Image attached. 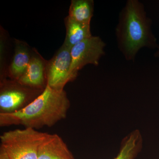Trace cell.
Segmentation results:
<instances>
[{
  "instance_id": "1",
  "label": "cell",
  "mask_w": 159,
  "mask_h": 159,
  "mask_svg": "<svg viewBox=\"0 0 159 159\" xmlns=\"http://www.w3.org/2000/svg\"><path fill=\"white\" fill-rule=\"evenodd\" d=\"M70 105L64 90H57L47 84L42 93L24 108L10 113H0V125H22L35 129L51 127L65 119Z\"/></svg>"
},
{
  "instance_id": "2",
  "label": "cell",
  "mask_w": 159,
  "mask_h": 159,
  "mask_svg": "<svg viewBox=\"0 0 159 159\" xmlns=\"http://www.w3.org/2000/svg\"><path fill=\"white\" fill-rule=\"evenodd\" d=\"M152 25L143 3L138 0L126 1L119 12L115 31L118 48L126 60L134 61L143 48H158Z\"/></svg>"
},
{
  "instance_id": "3",
  "label": "cell",
  "mask_w": 159,
  "mask_h": 159,
  "mask_svg": "<svg viewBox=\"0 0 159 159\" xmlns=\"http://www.w3.org/2000/svg\"><path fill=\"white\" fill-rule=\"evenodd\" d=\"M48 134L30 128L9 131L0 137L1 147L11 159H37L40 145Z\"/></svg>"
},
{
  "instance_id": "4",
  "label": "cell",
  "mask_w": 159,
  "mask_h": 159,
  "mask_svg": "<svg viewBox=\"0 0 159 159\" xmlns=\"http://www.w3.org/2000/svg\"><path fill=\"white\" fill-rule=\"evenodd\" d=\"M43 90L23 85L15 80H2L0 113H10L21 109L37 98Z\"/></svg>"
},
{
  "instance_id": "5",
  "label": "cell",
  "mask_w": 159,
  "mask_h": 159,
  "mask_svg": "<svg viewBox=\"0 0 159 159\" xmlns=\"http://www.w3.org/2000/svg\"><path fill=\"white\" fill-rule=\"evenodd\" d=\"M106 43L99 36H92L71 48V64L70 80L76 79L78 72L87 65H99L101 57L105 54Z\"/></svg>"
},
{
  "instance_id": "6",
  "label": "cell",
  "mask_w": 159,
  "mask_h": 159,
  "mask_svg": "<svg viewBox=\"0 0 159 159\" xmlns=\"http://www.w3.org/2000/svg\"><path fill=\"white\" fill-rule=\"evenodd\" d=\"M71 49L63 44L52 58L48 61L47 84L52 89L62 90L70 82Z\"/></svg>"
},
{
  "instance_id": "7",
  "label": "cell",
  "mask_w": 159,
  "mask_h": 159,
  "mask_svg": "<svg viewBox=\"0 0 159 159\" xmlns=\"http://www.w3.org/2000/svg\"><path fill=\"white\" fill-rule=\"evenodd\" d=\"M48 61L33 48L31 61L26 72L18 81L32 88L44 89L47 84Z\"/></svg>"
},
{
  "instance_id": "8",
  "label": "cell",
  "mask_w": 159,
  "mask_h": 159,
  "mask_svg": "<svg viewBox=\"0 0 159 159\" xmlns=\"http://www.w3.org/2000/svg\"><path fill=\"white\" fill-rule=\"evenodd\" d=\"M14 53L7 70V76L10 79L18 80L24 75L29 66L33 48L27 43L15 39Z\"/></svg>"
},
{
  "instance_id": "9",
  "label": "cell",
  "mask_w": 159,
  "mask_h": 159,
  "mask_svg": "<svg viewBox=\"0 0 159 159\" xmlns=\"http://www.w3.org/2000/svg\"><path fill=\"white\" fill-rule=\"evenodd\" d=\"M37 159H74L67 145L57 134H48L38 152Z\"/></svg>"
},
{
  "instance_id": "10",
  "label": "cell",
  "mask_w": 159,
  "mask_h": 159,
  "mask_svg": "<svg viewBox=\"0 0 159 159\" xmlns=\"http://www.w3.org/2000/svg\"><path fill=\"white\" fill-rule=\"evenodd\" d=\"M66 28L65 39L63 44L71 48L87 39L92 37L90 25L75 21L68 16L65 19Z\"/></svg>"
},
{
  "instance_id": "11",
  "label": "cell",
  "mask_w": 159,
  "mask_h": 159,
  "mask_svg": "<svg viewBox=\"0 0 159 159\" xmlns=\"http://www.w3.org/2000/svg\"><path fill=\"white\" fill-rule=\"evenodd\" d=\"M143 142L140 131H133L122 139L119 153L114 159H134L142 150Z\"/></svg>"
},
{
  "instance_id": "12",
  "label": "cell",
  "mask_w": 159,
  "mask_h": 159,
  "mask_svg": "<svg viewBox=\"0 0 159 159\" xmlns=\"http://www.w3.org/2000/svg\"><path fill=\"white\" fill-rule=\"evenodd\" d=\"M94 8L93 0H72L68 16L77 22L90 25Z\"/></svg>"
},
{
  "instance_id": "13",
  "label": "cell",
  "mask_w": 159,
  "mask_h": 159,
  "mask_svg": "<svg viewBox=\"0 0 159 159\" xmlns=\"http://www.w3.org/2000/svg\"><path fill=\"white\" fill-rule=\"evenodd\" d=\"M0 159H11L2 148H0Z\"/></svg>"
},
{
  "instance_id": "14",
  "label": "cell",
  "mask_w": 159,
  "mask_h": 159,
  "mask_svg": "<svg viewBox=\"0 0 159 159\" xmlns=\"http://www.w3.org/2000/svg\"><path fill=\"white\" fill-rule=\"evenodd\" d=\"M154 56L155 57H159V46L157 48V50L156 52L154 54Z\"/></svg>"
}]
</instances>
